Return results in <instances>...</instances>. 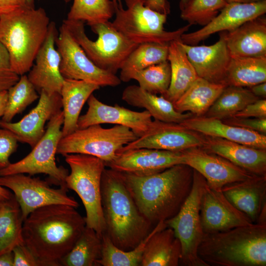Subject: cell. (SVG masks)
Returning a JSON list of instances; mask_svg holds the SVG:
<instances>
[{
    "label": "cell",
    "instance_id": "obj_39",
    "mask_svg": "<svg viewBox=\"0 0 266 266\" xmlns=\"http://www.w3.org/2000/svg\"><path fill=\"white\" fill-rule=\"evenodd\" d=\"M170 79V66L167 60L131 73L128 76L126 82L135 80L142 89L163 96L169 88Z\"/></svg>",
    "mask_w": 266,
    "mask_h": 266
},
{
    "label": "cell",
    "instance_id": "obj_10",
    "mask_svg": "<svg viewBox=\"0 0 266 266\" xmlns=\"http://www.w3.org/2000/svg\"><path fill=\"white\" fill-rule=\"evenodd\" d=\"M63 123L64 113L60 110L49 121L44 134L32 151L22 160L0 169V176L43 173L48 175L52 183L66 188L65 180L68 171L63 166H58L55 161L57 147L63 137Z\"/></svg>",
    "mask_w": 266,
    "mask_h": 266
},
{
    "label": "cell",
    "instance_id": "obj_14",
    "mask_svg": "<svg viewBox=\"0 0 266 266\" xmlns=\"http://www.w3.org/2000/svg\"><path fill=\"white\" fill-rule=\"evenodd\" d=\"M204 141L205 135L180 123L154 120L145 133L124 146L117 153L139 148L183 151L191 148L202 147Z\"/></svg>",
    "mask_w": 266,
    "mask_h": 266
},
{
    "label": "cell",
    "instance_id": "obj_5",
    "mask_svg": "<svg viewBox=\"0 0 266 266\" xmlns=\"http://www.w3.org/2000/svg\"><path fill=\"white\" fill-rule=\"evenodd\" d=\"M50 19L42 7L27 5L0 15V42L19 76L31 69L46 37Z\"/></svg>",
    "mask_w": 266,
    "mask_h": 266
},
{
    "label": "cell",
    "instance_id": "obj_19",
    "mask_svg": "<svg viewBox=\"0 0 266 266\" xmlns=\"http://www.w3.org/2000/svg\"><path fill=\"white\" fill-rule=\"evenodd\" d=\"M59 32L54 22H50L45 39L38 51L27 75L39 93L43 90L48 94H60L64 81L60 70V54L55 48Z\"/></svg>",
    "mask_w": 266,
    "mask_h": 266
},
{
    "label": "cell",
    "instance_id": "obj_41",
    "mask_svg": "<svg viewBox=\"0 0 266 266\" xmlns=\"http://www.w3.org/2000/svg\"><path fill=\"white\" fill-rule=\"evenodd\" d=\"M227 4L226 0H191L180 9V17L190 25L204 26Z\"/></svg>",
    "mask_w": 266,
    "mask_h": 266
},
{
    "label": "cell",
    "instance_id": "obj_23",
    "mask_svg": "<svg viewBox=\"0 0 266 266\" xmlns=\"http://www.w3.org/2000/svg\"><path fill=\"white\" fill-rule=\"evenodd\" d=\"M220 34L231 57H266V18L264 15Z\"/></svg>",
    "mask_w": 266,
    "mask_h": 266
},
{
    "label": "cell",
    "instance_id": "obj_13",
    "mask_svg": "<svg viewBox=\"0 0 266 266\" xmlns=\"http://www.w3.org/2000/svg\"><path fill=\"white\" fill-rule=\"evenodd\" d=\"M0 185L13 192L23 220L32 212L43 206L62 204L76 208L79 205L67 195V188H54L46 181L23 173L0 176Z\"/></svg>",
    "mask_w": 266,
    "mask_h": 266
},
{
    "label": "cell",
    "instance_id": "obj_42",
    "mask_svg": "<svg viewBox=\"0 0 266 266\" xmlns=\"http://www.w3.org/2000/svg\"><path fill=\"white\" fill-rule=\"evenodd\" d=\"M19 78L12 68L7 51L0 42V92L7 91Z\"/></svg>",
    "mask_w": 266,
    "mask_h": 266
},
{
    "label": "cell",
    "instance_id": "obj_37",
    "mask_svg": "<svg viewBox=\"0 0 266 266\" xmlns=\"http://www.w3.org/2000/svg\"><path fill=\"white\" fill-rule=\"evenodd\" d=\"M115 13L112 0H73L66 19L86 22L90 26L109 21Z\"/></svg>",
    "mask_w": 266,
    "mask_h": 266
},
{
    "label": "cell",
    "instance_id": "obj_44",
    "mask_svg": "<svg viewBox=\"0 0 266 266\" xmlns=\"http://www.w3.org/2000/svg\"><path fill=\"white\" fill-rule=\"evenodd\" d=\"M222 121L229 125L245 128L266 135V118L232 117Z\"/></svg>",
    "mask_w": 266,
    "mask_h": 266
},
{
    "label": "cell",
    "instance_id": "obj_50",
    "mask_svg": "<svg viewBox=\"0 0 266 266\" xmlns=\"http://www.w3.org/2000/svg\"><path fill=\"white\" fill-rule=\"evenodd\" d=\"M0 266H13L12 252L0 255Z\"/></svg>",
    "mask_w": 266,
    "mask_h": 266
},
{
    "label": "cell",
    "instance_id": "obj_51",
    "mask_svg": "<svg viewBox=\"0 0 266 266\" xmlns=\"http://www.w3.org/2000/svg\"><path fill=\"white\" fill-rule=\"evenodd\" d=\"M8 99L7 91L0 92V118L2 117L4 113Z\"/></svg>",
    "mask_w": 266,
    "mask_h": 266
},
{
    "label": "cell",
    "instance_id": "obj_43",
    "mask_svg": "<svg viewBox=\"0 0 266 266\" xmlns=\"http://www.w3.org/2000/svg\"><path fill=\"white\" fill-rule=\"evenodd\" d=\"M18 142L11 131L0 128V169L6 167L11 163L9 158L16 151Z\"/></svg>",
    "mask_w": 266,
    "mask_h": 266
},
{
    "label": "cell",
    "instance_id": "obj_30",
    "mask_svg": "<svg viewBox=\"0 0 266 266\" xmlns=\"http://www.w3.org/2000/svg\"><path fill=\"white\" fill-rule=\"evenodd\" d=\"M167 61L171 69L170 83L162 96L173 103L198 76L180 41L173 40L168 44Z\"/></svg>",
    "mask_w": 266,
    "mask_h": 266
},
{
    "label": "cell",
    "instance_id": "obj_7",
    "mask_svg": "<svg viewBox=\"0 0 266 266\" xmlns=\"http://www.w3.org/2000/svg\"><path fill=\"white\" fill-rule=\"evenodd\" d=\"M64 156L70 168L65 180L66 187L75 192L82 200L86 211V226L101 237L105 232L101 203V180L106 167L105 162L86 154Z\"/></svg>",
    "mask_w": 266,
    "mask_h": 266
},
{
    "label": "cell",
    "instance_id": "obj_29",
    "mask_svg": "<svg viewBox=\"0 0 266 266\" xmlns=\"http://www.w3.org/2000/svg\"><path fill=\"white\" fill-rule=\"evenodd\" d=\"M100 88L99 85L84 81L64 79L60 93L64 113L63 137L78 129L77 121L84 104Z\"/></svg>",
    "mask_w": 266,
    "mask_h": 266
},
{
    "label": "cell",
    "instance_id": "obj_49",
    "mask_svg": "<svg viewBox=\"0 0 266 266\" xmlns=\"http://www.w3.org/2000/svg\"><path fill=\"white\" fill-rule=\"evenodd\" d=\"M251 92L259 99L266 98V82L259 83L248 88Z\"/></svg>",
    "mask_w": 266,
    "mask_h": 266
},
{
    "label": "cell",
    "instance_id": "obj_32",
    "mask_svg": "<svg viewBox=\"0 0 266 266\" xmlns=\"http://www.w3.org/2000/svg\"><path fill=\"white\" fill-rule=\"evenodd\" d=\"M23 221L19 204L14 195L0 202V255L12 252L16 246L24 244Z\"/></svg>",
    "mask_w": 266,
    "mask_h": 266
},
{
    "label": "cell",
    "instance_id": "obj_40",
    "mask_svg": "<svg viewBox=\"0 0 266 266\" xmlns=\"http://www.w3.org/2000/svg\"><path fill=\"white\" fill-rule=\"evenodd\" d=\"M27 75H21L19 80L8 90V99L2 121L11 122L15 116L35 101L39 96Z\"/></svg>",
    "mask_w": 266,
    "mask_h": 266
},
{
    "label": "cell",
    "instance_id": "obj_26",
    "mask_svg": "<svg viewBox=\"0 0 266 266\" xmlns=\"http://www.w3.org/2000/svg\"><path fill=\"white\" fill-rule=\"evenodd\" d=\"M227 199L253 223H257L266 206V175H256L226 185L221 189Z\"/></svg>",
    "mask_w": 266,
    "mask_h": 266
},
{
    "label": "cell",
    "instance_id": "obj_24",
    "mask_svg": "<svg viewBox=\"0 0 266 266\" xmlns=\"http://www.w3.org/2000/svg\"><path fill=\"white\" fill-rule=\"evenodd\" d=\"M202 148L227 159L253 174L266 175V149L205 135Z\"/></svg>",
    "mask_w": 266,
    "mask_h": 266
},
{
    "label": "cell",
    "instance_id": "obj_15",
    "mask_svg": "<svg viewBox=\"0 0 266 266\" xmlns=\"http://www.w3.org/2000/svg\"><path fill=\"white\" fill-rule=\"evenodd\" d=\"M183 153L184 164L199 172L214 189L221 190L226 185L256 176L202 147L191 148Z\"/></svg>",
    "mask_w": 266,
    "mask_h": 266
},
{
    "label": "cell",
    "instance_id": "obj_45",
    "mask_svg": "<svg viewBox=\"0 0 266 266\" xmlns=\"http://www.w3.org/2000/svg\"><path fill=\"white\" fill-rule=\"evenodd\" d=\"M13 266H41L40 263L25 244L12 250Z\"/></svg>",
    "mask_w": 266,
    "mask_h": 266
},
{
    "label": "cell",
    "instance_id": "obj_8",
    "mask_svg": "<svg viewBox=\"0 0 266 266\" xmlns=\"http://www.w3.org/2000/svg\"><path fill=\"white\" fill-rule=\"evenodd\" d=\"M127 8L115 7L114 27L129 40L138 44L154 42L169 44L181 41V35L187 32L188 24L173 31H166L164 25L167 15L146 6L139 0H125Z\"/></svg>",
    "mask_w": 266,
    "mask_h": 266
},
{
    "label": "cell",
    "instance_id": "obj_1",
    "mask_svg": "<svg viewBox=\"0 0 266 266\" xmlns=\"http://www.w3.org/2000/svg\"><path fill=\"white\" fill-rule=\"evenodd\" d=\"M75 208L49 205L35 209L24 220V244L41 266H59L86 227L85 217Z\"/></svg>",
    "mask_w": 266,
    "mask_h": 266
},
{
    "label": "cell",
    "instance_id": "obj_18",
    "mask_svg": "<svg viewBox=\"0 0 266 266\" xmlns=\"http://www.w3.org/2000/svg\"><path fill=\"white\" fill-rule=\"evenodd\" d=\"M88 108L77 121L79 129L104 123L122 125L130 128L139 137L145 133L152 122V116L146 110L137 112L121 106H113L100 101L92 94L87 100Z\"/></svg>",
    "mask_w": 266,
    "mask_h": 266
},
{
    "label": "cell",
    "instance_id": "obj_35",
    "mask_svg": "<svg viewBox=\"0 0 266 266\" xmlns=\"http://www.w3.org/2000/svg\"><path fill=\"white\" fill-rule=\"evenodd\" d=\"M258 99L248 88L228 85L204 116L223 120L233 116Z\"/></svg>",
    "mask_w": 266,
    "mask_h": 266
},
{
    "label": "cell",
    "instance_id": "obj_27",
    "mask_svg": "<svg viewBox=\"0 0 266 266\" xmlns=\"http://www.w3.org/2000/svg\"><path fill=\"white\" fill-rule=\"evenodd\" d=\"M181 256L179 240L173 230L161 221L151 231L140 266H178Z\"/></svg>",
    "mask_w": 266,
    "mask_h": 266
},
{
    "label": "cell",
    "instance_id": "obj_34",
    "mask_svg": "<svg viewBox=\"0 0 266 266\" xmlns=\"http://www.w3.org/2000/svg\"><path fill=\"white\" fill-rule=\"evenodd\" d=\"M101 250V237L86 226L72 248L60 261L59 266H99Z\"/></svg>",
    "mask_w": 266,
    "mask_h": 266
},
{
    "label": "cell",
    "instance_id": "obj_46",
    "mask_svg": "<svg viewBox=\"0 0 266 266\" xmlns=\"http://www.w3.org/2000/svg\"><path fill=\"white\" fill-rule=\"evenodd\" d=\"M233 117L244 118H266V100L259 99L247 105Z\"/></svg>",
    "mask_w": 266,
    "mask_h": 266
},
{
    "label": "cell",
    "instance_id": "obj_4",
    "mask_svg": "<svg viewBox=\"0 0 266 266\" xmlns=\"http://www.w3.org/2000/svg\"><path fill=\"white\" fill-rule=\"evenodd\" d=\"M198 255L208 266H266V224L204 233Z\"/></svg>",
    "mask_w": 266,
    "mask_h": 266
},
{
    "label": "cell",
    "instance_id": "obj_21",
    "mask_svg": "<svg viewBox=\"0 0 266 266\" xmlns=\"http://www.w3.org/2000/svg\"><path fill=\"white\" fill-rule=\"evenodd\" d=\"M38 103L28 114L17 122L0 121V127L11 131L19 142L27 143L33 148L41 139L46 130L45 123L62 107L60 94L39 93Z\"/></svg>",
    "mask_w": 266,
    "mask_h": 266
},
{
    "label": "cell",
    "instance_id": "obj_17",
    "mask_svg": "<svg viewBox=\"0 0 266 266\" xmlns=\"http://www.w3.org/2000/svg\"><path fill=\"white\" fill-rule=\"evenodd\" d=\"M200 216L205 233L253 224L246 215L227 199L221 190L212 188L206 183L201 199Z\"/></svg>",
    "mask_w": 266,
    "mask_h": 266
},
{
    "label": "cell",
    "instance_id": "obj_28",
    "mask_svg": "<svg viewBox=\"0 0 266 266\" xmlns=\"http://www.w3.org/2000/svg\"><path fill=\"white\" fill-rule=\"evenodd\" d=\"M122 99L132 106L144 108L154 120L162 122L181 123L194 116L189 112H177L173 103L163 96L147 92L136 85L126 87Z\"/></svg>",
    "mask_w": 266,
    "mask_h": 266
},
{
    "label": "cell",
    "instance_id": "obj_25",
    "mask_svg": "<svg viewBox=\"0 0 266 266\" xmlns=\"http://www.w3.org/2000/svg\"><path fill=\"white\" fill-rule=\"evenodd\" d=\"M205 136L220 137L257 148L266 149V135L205 116L188 118L180 123Z\"/></svg>",
    "mask_w": 266,
    "mask_h": 266
},
{
    "label": "cell",
    "instance_id": "obj_47",
    "mask_svg": "<svg viewBox=\"0 0 266 266\" xmlns=\"http://www.w3.org/2000/svg\"><path fill=\"white\" fill-rule=\"evenodd\" d=\"M144 5L159 12L168 14L170 8L169 2L167 0H139ZM191 0H180V9L185 7Z\"/></svg>",
    "mask_w": 266,
    "mask_h": 266
},
{
    "label": "cell",
    "instance_id": "obj_55",
    "mask_svg": "<svg viewBox=\"0 0 266 266\" xmlns=\"http://www.w3.org/2000/svg\"><path fill=\"white\" fill-rule=\"evenodd\" d=\"M115 5V7L117 6H123L121 0H112Z\"/></svg>",
    "mask_w": 266,
    "mask_h": 266
},
{
    "label": "cell",
    "instance_id": "obj_9",
    "mask_svg": "<svg viewBox=\"0 0 266 266\" xmlns=\"http://www.w3.org/2000/svg\"><path fill=\"white\" fill-rule=\"evenodd\" d=\"M137 138L126 126L116 125L104 128L100 124L94 125L62 137L57 154L64 156L70 154L91 155L101 159L106 165L115 159L121 148Z\"/></svg>",
    "mask_w": 266,
    "mask_h": 266
},
{
    "label": "cell",
    "instance_id": "obj_6",
    "mask_svg": "<svg viewBox=\"0 0 266 266\" xmlns=\"http://www.w3.org/2000/svg\"><path fill=\"white\" fill-rule=\"evenodd\" d=\"M63 24L95 65L115 74L139 45L125 37L109 21L90 26L92 31L98 35L95 41L86 34L84 22L66 19Z\"/></svg>",
    "mask_w": 266,
    "mask_h": 266
},
{
    "label": "cell",
    "instance_id": "obj_33",
    "mask_svg": "<svg viewBox=\"0 0 266 266\" xmlns=\"http://www.w3.org/2000/svg\"><path fill=\"white\" fill-rule=\"evenodd\" d=\"M266 82V57H231L225 84L249 88Z\"/></svg>",
    "mask_w": 266,
    "mask_h": 266
},
{
    "label": "cell",
    "instance_id": "obj_52",
    "mask_svg": "<svg viewBox=\"0 0 266 266\" xmlns=\"http://www.w3.org/2000/svg\"><path fill=\"white\" fill-rule=\"evenodd\" d=\"M13 196L9 189L0 185V202L10 199Z\"/></svg>",
    "mask_w": 266,
    "mask_h": 266
},
{
    "label": "cell",
    "instance_id": "obj_48",
    "mask_svg": "<svg viewBox=\"0 0 266 266\" xmlns=\"http://www.w3.org/2000/svg\"><path fill=\"white\" fill-rule=\"evenodd\" d=\"M26 5L25 0H0V15Z\"/></svg>",
    "mask_w": 266,
    "mask_h": 266
},
{
    "label": "cell",
    "instance_id": "obj_53",
    "mask_svg": "<svg viewBox=\"0 0 266 266\" xmlns=\"http://www.w3.org/2000/svg\"><path fill=\"white\" fill-rule=\"evenodd\" d=\"M263 0H226L228 3L236 2V3H251Z\"/></svg>",
    "mask_w": 266,
    "mask_h": 266
},
{
    "label": "cell",
    "instance_id": "obj_36",
    "mask_svg": "<svg viewBox=\"0 0 266 266\" xmlns=\"http://www.w3.org/2000/svg\"><path fill=\"white\" fill-rule=\"evenodd\" d=\"M168 44L147 42L139 44L128 56L120 70L119 78L126 82L132 72L167 60Z\"/></svg>",
    "mask_w": 266,
    "mask_h": 266
},
{
    "label": "cell",
    "instance_id": "obj_38",
    "mask_svg": "<svg viewBox=\"0 0 266 266\" xmlns=\"http://www.w3.org/2000/svg\"><path fill=\"white\" fill-rule=\"evenodd\" d=\"M151 231L135 248L129 251L122 250L116 246L108 236H101V256L99 266H140L146 243Z\"/></svg>",
    "mask_w": 266,
    "mask_h": 266
},
{
    "label": "cell",
    "instance_id": "obj_16",
    "mask_svg": "<svg viewBox=\"0 0 266 266\" xmlns=\"http://www.w3.org/2000/svg\"><path fill=\"white\" fill-rule=\"evenodd\" d=\"M181 164H184L183 151L139 148L117 153L105 166L120 172L144 176Z\"/></svg>",
    "mask_w": 266,
    "mask_h": 266
},
{
    "label": "cell",
    "instance_id": "obj_54",
    "mask_svg": "<svg viewBox=\"0 0 266 266\" xmlns=\"http://www.w3.org/2000/svg\"><path fill=\"white\" fill-rule=\"evenodd\" d=\"M66 2H69L70 0H64ZM26 5L30 7H34V0H25Z\"/></svg>",
    "mask_w": 266,
    "mask_h": 266
},
{
    "label": "cell",
    "instance_id": "obj_22",
    "mask_svg": "<svg viewBox=\"0 0 266 266\" xmlns=\"http://www.w3.org/2000/svg\"><path fill=\"white\" fill-rule=\"evenodd\" d=\"M198 76L208 81L225 84L231 59L224 37L210 45H190L180 41ZM227 86V85H226Z\"/></svg>",
    "mask_w": 266,
    "mask_h": 266
},
{
    "label": "cell",
    "instance_id": "obj_11",
    "mask_svg": "<svg viewBox=\"0 0 266 266\" xmlns=\"http://www.w3.org/2000/svg\"><path fill=\"white\" fill-rule=\"evenodd\" d=\"M191 191L178 213L165 221L171 228L181 245L179 265L208 266L198 256V249L204 234L201 223L200 207L201 196L206 181L193 169Z\"/></svg>",
    "mask_w": 266,
    "mask_h": 266
},
{
    "label": "cell",
    "instance_id": "obj_31",
    "mask_svg": "<svg viewBox=\"0 0 266 266\" xmlns=\"http://www.w3.org/2000/svg\"><path fill=\"white\" fill-rule=\"evenodd\" d=\"M226 86L198 77L173 103L174 107L180 113L189 112L195 116H204Z\"/></svg>",
    "mask_w": 266,
    "mask_h": 266
},
{
    "label": "cell",
    "instance_id": "obj_12",
    "mask_svg": "<svg viewBox=\"0 0 266 266\" xmlns=\"http://www.w3.org/2000/svg\"><path fill=\"white\" fill-rule=\"evenodd\" d=\"M55 44L61 57L60 70L64 79L82 80L100 87H116L121 84L116 74L93 63L63 23Z\"/></svg>",
    "mask_w": 266,
    "mask_h": 266
},
{
    "label": "cell",
    "instance_id": "obj_3",
    "mask_svg": "<svg viewBox=\"0 0 266 266\" xmlns=\"http://www.w3.org/2000/svg\"><path fill=\"white\" fill-rule=\"evenodd\" d=\"M101 203L105 234L122 250L135 248L154 227L140 212L121 173L110 168L102 172Z\"/></svg>",
    "mask_w": 266,
    "mask_h": 266
},
{
    "label": "cell",
    "instance_id": "obj_2",
    "mask_svg": "<svg viewBox=\"0 0 266 266\" xmlns=\"http://www.w3.org/2000/svg\"><path fill=\"white\" fill-rule=\"evenodd\" d=\"M120 173L140 212L154 226L179 211L191 191L194 172L181 164L148 175Z\"/></svg>",
    "mask_w": 266,
    "mask_h": 266
},
{
    "label": "cell",
    "instance_id": "obj_20",
    "mask_svg": "<svg viewBox=\"0 0 266 266\" xmlns=\"http://www.w3.org/2000/svg\"><path fill=\"white\" fill-rule=\"evenodd\" d=\"M266 12V0L251 3H229L202 28L183 33L181 42L196 45L216 33L233 31L250 20L264 15Z\"/></svg>",
    "mask_w": 266,
    "mask_h": 266
}]
</instances>
